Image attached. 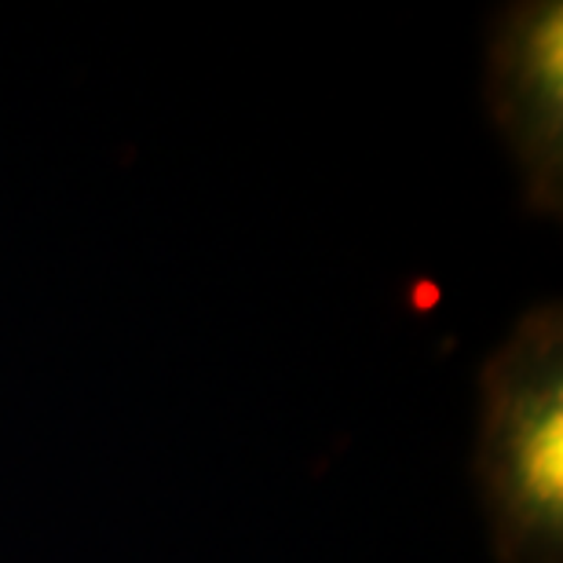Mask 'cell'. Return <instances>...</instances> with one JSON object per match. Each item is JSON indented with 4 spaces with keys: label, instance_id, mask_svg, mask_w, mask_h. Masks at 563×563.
Wrapping results in <instances>:
<instances>
[{
    "label": "cell",
    "instance_id": "2",
    "mask_svg": "<svg viewBox=\"0 0 563 563\" xmlns=\"http://www.w3.org/2000/svg\"><path fill=\"white\" fill-rule=\"evenodd\" d=\"M487 110L523 176V206L563 217V4L523 0L494 15Z\"/></svg>",
    "mask_w": 563,
    "mask_h": 563
},
{
    "label": "cell",
    "instance_id": "1",
    "mask_svg": "<svg viewBox=\"0 0 563 563\" xmlns=\"http://www.w3.org/2000/svg\"><path fill=\"white\" fill-rule=\"evenodd\" d=\"M476 483L498 563H563V308L516 319L479 374Z\"/></svg>",
    "mask_w": 563,
    "mask_h": 563
}]
</instances>
